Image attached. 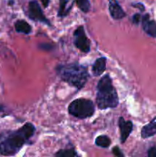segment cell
Wrapping results in <instances>:
<instances>
[{
	"instance_id": "3957f363",
	"label": "cell",
	"mask_w": 156,
	"mask_h": 157,
	"mask_svg": "<svg viewBox=\"0 0 156 157\" xmlns=\"http://www.w3.org/2000/svg\"><path fill=\"white\" fill-rule=\"evenodd\" d=\"M96 101L99 110L115 108L119 104L117 91L110 75H104L99 79L96 86Z\"/></svg>"
},
{
	"instance_id": "ac0fdd59",
	"label": "cell",
	"mask_w": 156,
	"mask_h": 157,
	"mask_svg": "<svg viewBox=\"0 0 156 157\" xmlns=\"http://www.w3.org/2000/svg\"><path fill=\"white\" fill-rule=\"evenodd\" d=\"M112 152H113V154L115 156H117V157H123L124 154L122 153L119 148L118 147H113V150H112Z\"/></svg>"
},
{
	"instance_id": "603a6c76",
	"label": "cell",
	"mask_w": 156,
	"mask_h": 157,
	"mask_svg": "<svg viewBox=\"0 0 156 157\" xmlns=\"http://www.w3.org/2000/svg\"><path fill=\"white\" fill-rule=\"evenodd\" d=\"M3 110H4V108H3L2 106L0 105V111H3Z\"/></svg>"
},
{
	"instance_id": "e0dca14e",
	"label": "cell",
	"mask_w": 156,
	"mask_h": 157,
	"mask_svg": "<svg viewBox=\"0 0 156 157\" xmlns=\"http://www.w3.org/2000/svg\"><path fill=\"white\" fill-rule=\"evenodd\" d=\"M142 21V15L139 13L135 14L132 16V23L135 25H139Z\"/></svg>"
},
{
	"instance_id": "4fadbf2b",
	"label": "cell",
	"mask_w": 156,
	"mask_h": 157,
	"mask_svg": "<svg viewBox=\"0 0 156 157\" xmlns=\"http://www.w3.org/2000/svg\"><path fill=\"white\" fill-rule=\"evenodd\" d=\"M15 29L18 33H22L24 35H29L32 32V26L23 19L17 20L15 22Z\"/></svg>"
},
{
	"instance_id": "5bb4252c",
	"label": "cell",
	"mask_w": 156,
	"mask_h": 157,
	"mask_svg": "<svg viewBox=\"0 0 156 157\" xmlns=\"http://www.w3.org/2000/svg\"><path fill=\"white\" fill-rule=\"evenodd\" d=\"M95 144L97 147H102V148H107L111 145V140L106 135H101L96 138Z\"/></svg>"
},
{
	"instance_id": "ffe728a7",
	"label": "cell",
	"mask_w": 156,
	"mask_h": 157,
	"mask_svg": "<svg viewBox=\"0 0 156 157\" xmlns=\"http://www.w3.org/2000/svg\"><path fill=\"white\" fill-rule=\"evenodd\" d=\"M148 157H156V147H151L148 150Z\"/></svg>"
},
{
	"instance_id": "d6986e66",
	"label": "cell",
	"mask_w": 156,
	"mask_h": 157,
	"mask_svg": "<svg viewBox=\"0 0 156 157\" xmlns=\"http://www.w3.org/2000/svg\"><path fill=\"white\" fill-rule=\"evenodd\" d=\"M39 46L40 48L44 51H50L53 48V46L50 44H47V43H45V44H39Z\"/></svg>"
},
{
	"instance_id": "8992f818",
	"label": "cell",
	"mask_w": 156,
	"mask_h": 157,
	"mask_svg": "<svg viewBox=\"0 0 156 157\" xmlns=\"http://www.w3.org/2000/svg\"><path fill=\"white\" fill-rule=\"evenodd\" d=\"M27 15L28 17L32 21H38V22L44 23L48 26H51L50 21L44 15L41 6L36 0H32L29 2Z\"/></svg>"
},
{
	"instance_id": "5b68a950",
	"label": "cell",
	"mask_w": 156,
	"mask_h": 157,
	"mask_svg": "<svg viewBox=\"0 0 156 157\" xmlns=\"http://www.w3.org/2000/svg\"><path fill=\"white\" fill-rule=\"evenodd\" d=\"M73 44L84 53H88L90 51V41L86 35L84 26L77 27L73 32Z\"/></svg>"
},
{
	"instance_id": "8fae6325",
	"label": "cell",
	"mask_w": 156,
	"mask_h": 157,
	"mask_svg": "<svg viewBox=\"0 0 156 157\" xmlns=\"http://www.w3.org/2000/svg\"><path fill=\"white\" fill-rule=\"evenodd\" d=\"M154 135H156V121H152L151 123L142 127L141 136L143 139H146Z\"/></svg>"
},
{
	"instance_id": "52a82bcc",
	"label": "cell",
	"mask_w": 156,
	"mask_h": 157,
	"mask_svg": "<svg viewBox=\"0 0 156 157\" xmlns=\"http://www.w3.org/2000/svg\"><path fill=\"white\" fill-rule=\"evenodd\" d=\"M119 127L120 130V141L122 144L126 141L133 129V124L132 121H125L122 117L119 119Z\"/></svg>"
},
{
	"instance_id": "7c38bea8",
	"label": "cell",
	"mask_w": 156,
	"mask_h": 157,
	"mask_svg": "<svg viewBox=\"0 0 156 157\" xmlns=\"http://www.w3.org/2000/svg\"><path fill=\"white\" fill-rule=\"evenodd\" d=\"M59 9H58V16L59 18H64L67 16L73 7V4H70V0H59Z\"/></svg>"
},
{
	"instance_id": "277c9868",
	"label": "cell",
	"mask_w": 156,
	"mask_h": 157,
	"mask_svg": "<svg viewBox=\"0 0 156 157\" xmlns=\"http://www.w3.org/2000/svg\"><path fill=\"white\" fill-rule=\"evenodd\" d=\"M68 112L78 119H86L93 116L95 112V106L90 100L78 98L70 103L68 106Z\"/></svg>"
},
{
	"instance_id": "30bf717a",
	"label": "cell",
	"mask_w": 156,
	"mask_h": 157,
	"mask_svg": "<svg viewBox=\"0 0 156 157\" xmlns=\"http://www.w3.org/2000/svg\"><path fill=\"white\" fill-rule=\"evenodd\" d=\"M106 69V58L105 57H101L97 58L93 63L92 67V73L94 76L98 77L102 75Z\"/></svg>"
},
{
	"instance_id": "44dd1931",
	"label": "cell",
	"mask_w": 156,
	"mask_h": 157,
	"mask_svg": "<svg viewBox=\"0 0 156 157\" xmlns=\"http://www.w3.org/2000/svg\"><path fill=\"white\" fill-rule=\"evenodd\" d=\"M132 6H134L135 8H137V9H139V10H141L142 12H143L145 10V6H143V4L142 3H136V4H133Z\"/></svg>"
},
{
	"instance_id": "2e32d148",
	"label": "cell",
	"mask_w": 156,
	"mask_h": 157,
	"mask_svg": "<svg viewBox=\"0 0 156 157\" xmlns=\"http://www.w3.org/2000/svg\"><path fill=\"white\" fill-rule=\"evenodd\" d=\"M76 5H77L78 8L82 11L83 12H89L90 9V3L89 0H75Z\"/></svg>"
},
{
	"instance_id": "6da1fadb",
	"label": "cell",
	"mask_w": 156,
	"mask_h": 157,
	"mask_svg": "<svg viewBox=\"0 0 156 157\" xmlns=\"http://www.w3.org/2000/svg\"><path fill=\"white\" fill-rule=\"evenodd\" d=\"M35 127L32 123H26L18 130H6L0 133V155L14 156L34 136Z\"/></svg>"
},
{
	"instance_id": "ba28073f",
	"label": "cell",
	"mask_w": 156,
	"mask_h": 157,
	"mask_svg": "<svg viewBox=\"0 0 156 157\" xmlns=\"http://www.w3.org/2000/svg\"><path fill=\"white\" fill-rule=\"evenodd\" d=\"M142 25L144 32L149 36L156 38V22L149 18V15H143L142 17Z\"/></svg>"
},
{
	"instance_id": "9c48e42d",
	"label": "cell",
	"mask_w": 156,
	"mask_h": 157,
	"mask_svg": "<svg viewBox=\"0 0 156 157\" xmlns=\"http://www.w3.org/2000/svg\"><path fill=\"white\" fill-rule=\"evenodd\" d=\"M109 11L112 18L115 20H120L126 15L116 0H109Z\"/></svg>"
},
{
	"instance_id": "7402d4cb",
	"label": "cell",
	"mask_w": 156,
	"mask_h": 157,
	"mask_svg": "<svg viewBox=\"0 0 156 157\" xmlns=\"http://www.w3.org/2000/svg\"><path fill=\"white\" fill-rule=\"evenodd\" d=\"M40 1L41 2V3H42L43 6L44 8H47L48 6L49 2H50V0H40Z\"/></svg>"
},
{
	"instance_id": "7a4b0ae2",
	"label": "cell",
	"mask_w": 156,
	"mask_h": 157,
	"mask_svg": "<svg viewBox=\"0 0 156 157\" xmlns=\"http://www.w3.org/2000/svg\"><path fill=\"white\" fill-rule=\"evenodd\" d=\"M61 80L77 90L85 86L90 77L87 67L78 62L59 64L55 68Z\"/></svg>"
},
{
	"instance_id": "9a60e30c",
	"label": "cell",
	"mask_w": 156,
	"mask_h": 157,
	"mask_svg": "<svg viewBox=\"0 0 156 157\" xmlns=\"http://www.w3.org/2000/svg\"><path fill=\"white\" fill-rule=\"evenodd\" d=\"M54 156L58 157H74L78 156V154L74 149H67V150H59L55 153Z\"/></svg>"
}]
</instances>
